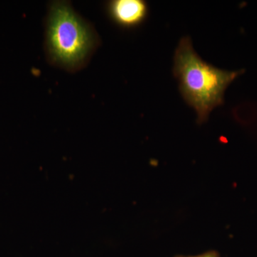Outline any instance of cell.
Returning a JSON list of instances; mask_svg holds the SVG:
<instances>
[{"label": "cell", "instance_id": "1", "mask_svg": "<svg viewBox=\"0 0 257 257\" xmlns=\"http://www.w3.org/2000/svg\"><path fill=\"white\" fill-rule=\"evenodd\" d=\"M45 29L47 62L68 72L84 68L100 45L92 24L77 13L70 2L49 3Z\"/></svg>", "mask_w": 257, "mask_h": 257}, {"label": "cell", "instance_id": "2", "mask_svg": "<svg viewBox=\"0 0 257 257\" xmlns=\"http://www.w3.org/2000/svg\"><path fill=\"white\" fill-rule=\"evenodd\" d=\"M243 70L227 71L203 60L194 50L190 37L181 39L174 57L173 74L184 101L205 123L213 109L224 104V93Z\"/></svg>", "mask_w": 257, "mask_h": 257}, {"label": "cell", "instance_id": "3", "mask_svg": "<svg viewBox=\"0 0 257 257\" xmlns=\"http://www.w3.org/2000/svg\"><path fill=\"white\" fill-rule=\"evenodd\" d=\"M111 20L120 28L133 29L143 25L149 15V7L144 0H111L106 5Z\"/></svg>", "mask_w": 257, "mask_h": 257}, {"label": "cell", "instance_id": "4", "mask_svg": "<svg viewBox=\"0 0 257 257\" xmlns=\"http://www.w3.org/2000/svg\"><path fill=\"white\" fill-rule=\"evenodd\" d=\"M175 257H221L220 254L215 250H209L206 252L201 253V254L196 255V256H183V255H177Z\"/></svg>", "mask_w": 257, "mask_h": 257}]
</instances>
